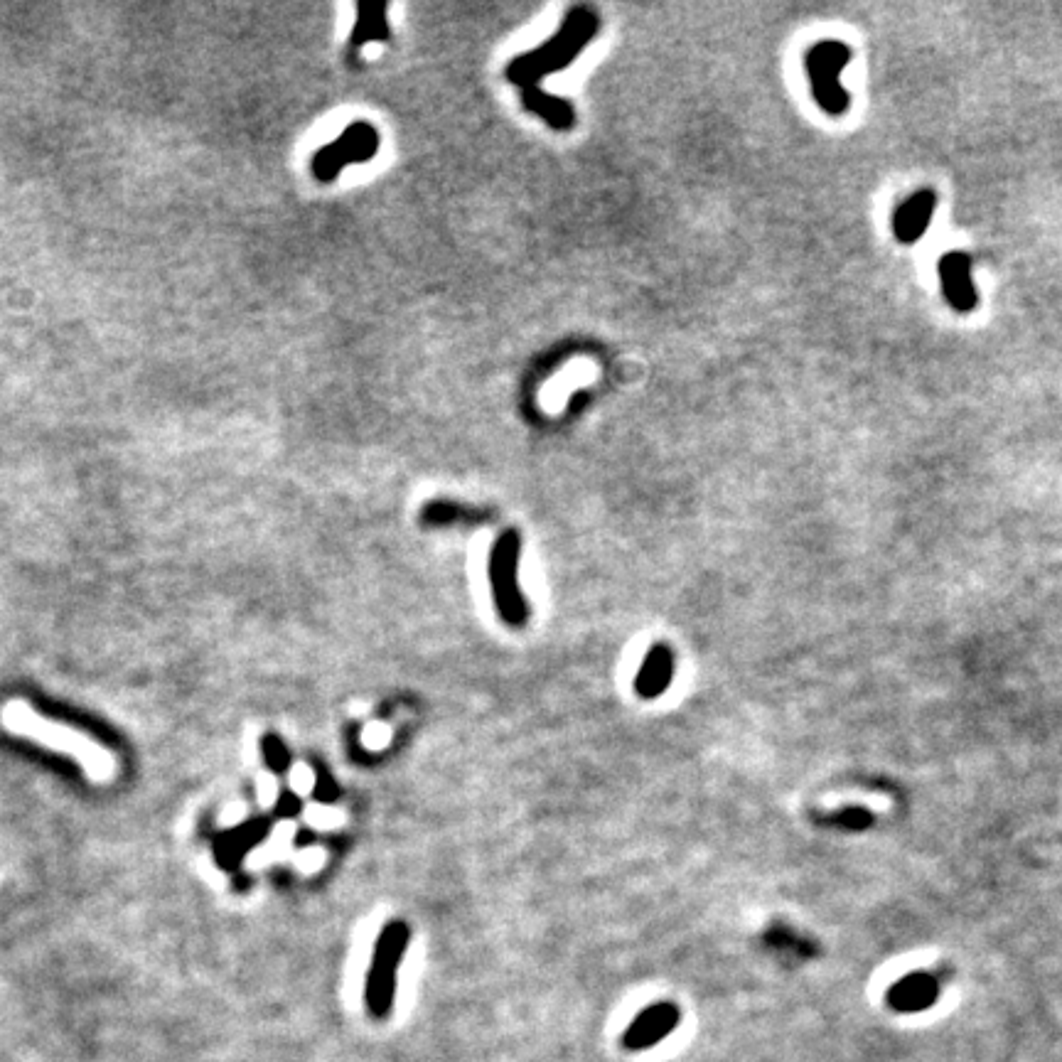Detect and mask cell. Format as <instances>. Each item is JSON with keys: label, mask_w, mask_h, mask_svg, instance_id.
Returning <instances> with one entry per match:
<instances>
[{"label": "cell", "mask_w": 1062, "mask_h": 1062, "mask_svg": "<svg viewBox=\"0 0 1062 1062\" xmlns=\"http://www.w3.org/2000/svg\"><path fill=\"white\" fill-rule=\"evenodd\" d=\"M600 32V15L590 5H576L566 13L561 28L534 50L514 57L507 64L504 74L517 87H539V82L549 74L563 72L576 62L578 55L595 40Z\"/></svg>", "instance_id": "6da1fadb"}, {"label": "cell", "mask_w": 1062, "mask_h": 1062, "mask_svg": "<svg viewBox=\"0 0 1062 1062\" xmlns=\"http://www.w3.org/2000/svg\"><path fill=\"white\" fill-rule=\"evenodd\" d=\"M5 723L8 728H13L20 736H28L32 740H40V743L52 745L55 750L72 755L74 760L84 765V770L89 772L94 780H106L114 772V760L106 750H101L99 745L91 743L87 736L82 733L69 731L67 726H59V723L47 721V718L37 716L30 711V706L25 704H10L5 711Z\"/></svg>", "instance_id": "7a4b0ae2"}, {"label": "cell", "mask_w": 1062, "mask_h": 1062, "mask_svg": "<svg viewBox=\"0 0 1062 1062\" xmlns=\"http://www.w3.org/2000/svg\"><path fill=\"white\" fill-rule=\"evenodd\" d=\"M519 561H522V534L519 529H502L490 546L487 578H490L497 615L504 625L514 630H522L529 622V603L519 583Z\"/></svg>", "instance_id": "3957f363"}, {"label": "cell", "mask_w": 1062, "mask_h": 1062, "mask_svg": "<svg viewBox=\"0 0 1062 1062\" xmlns=\"http://www.w3.org/2000/svg\"><path fill=\"white\" fill-rule=\"evenodd\" d=\"M411 932L404 920H391L374 944L372 964L367 972L364 986V1003L372 1018H386L394 1008L396 979H399L401 962H404L406 947H409Z\"/></svg>", "instance_id": "277c9868"}, {"label": "cell", "mask_w": 1062, "mask_h": 1062, "mask_svg": "<svg viewBox=\"0 0 1062 1062\" xmlns=\"http://www.w3.org/2000/svg\"><path fill=\"white\" fill-rule=\"evenodd\" d=\"M854 50L841 40H819L804 55L812 96L819 109L829 116H844L851 109V94L839 82L841 69L849 67Z\"/></svg>", "instance_id": "5b68a950"}, {"label": "cell", "mask_w": 1062, "mask_h": 1062, "mask_svg": "<svg viewBox=\"0 0 1062 1062\" xmlns=\"http://www.w3.org/2000/svg\"><path fill=\"white\" fill-rule=\"evenodd\" d=\"M681 1023V1011L677 1003L672 1001H657L652 1006H647L645 1011H640L635 1016V1021L627 1026V1031L622 1033V1048L630 1050V1053H640V1050H649L654 1045L662 1043L667 1035H672Z\"/></svg>", "instance_id": "8992f818"}, {"label": "cell", "mask_w": 1062, "mask_h": 1062, "mask_svg": "<svg viewBox=\"0 0 1062 1062\" xmlns=\"http://www.w3.org/2000/svg\"><path fill=\"white\" fill-rule=\"evenodd\" d=\"M937 273H940L942 295L949 303V308L964 315L972 313L976 305H979V295H976L972 278V256L964 254V251L942 254L940 264H937Z\"/></svg>", "instance_id": "52a82bcc"}, {"label": "cell", "mask_w": 1062, "mask_h": 1062, "mask_svg": "<svg viewBox=\"0 0 1062 1062\" xmlns=\"http://www.w3.org/2000/svg\"><path fill=\"white\" fill-rule=\"evenodd\" d=\"M935 207H937V192L930 190V187L917 190L910 197H905V200L898 205V209L893 212L895 239L905 246L920 241L922 234H925L927 227H930Z\"/></svg>", "instance_id": "ba28073f"}, {"label": "cell", "mask_w": 1062, "mask_h": 1062, "mask_svg": "<svg viewBox=\"0 0 1062 1062\" xmlns=\"http://www.w3.org/2000/svg\"><path fill=\"white\" fill-rule=\"evenodd\" d=\"M674 679V652L672 647L657 642L645 654L640 672L635 677V691L640 699H659L669 689Z\"/></svg>", "instance_id": "9c48e42d"}, {"label": "cell", "mask_w": 1062, "mask_h": 1062, "mask_svg": "<svg viewBox=\"0 0 1062 1062\" xmlns=\"http://www.w3.org/2000/svg\"><path fill=\"white\" fill-rule=\"evenodd\" d=\"M522 106L529 114L539 116L551 131L568 133L576 128V106L551 91H544L541 87L522 89Z\"/></svg>", "instance_id": "30bf717a"}, {"label": "cell", "mask_w": 1062, "mask_h": 1062, "mask_svg": "<svg viewBox=\"0 0 1062 1062\" xmlns=\"http://www.w3.org/2000/svg\"><path fill=\"white\" fill-rule=\"evenodd\" d=\"M937 994H940L937 981L932 979L930 974L915 972V974H908V976H903V979L895 981V984L890 986L885 999H888V1006L893 1008V1011L917 1013V1011L930 1008L932 1003L937 1001Z\"/></svg>", "instance_id": "8fae6325"}, {"label": "cell", "mask_w": 1062, "mask_h": 1062, "mask_svg": "<svg viewBox=\"0 0 1062 1062\" xmlns=\"http://www.w3.org/2000/svg\"><path fill=\"white\" fill-rule=\"evenodd\" d=\"M495 519L490 509H477L470 504L436 500L428 502L421 512L423 527H453V524H485Z\"/></svg>", "instance_id": "7c38bea8"}, {"label": "cell", "mask_w": 1062, "mask_h": 1062, "mask_svg": "<svg viewBox=\"0 0 1062 1062\" xmlns=\"http://www.w3.org/2000/svg\"><path fill=\"white\" fill-rule=\"evenodd\" d=\"M266 831H268V824L264 822V819H261V822H249V824L239 826V829L229 831V834L224 836L217 846V858L224 863V868L234 866L236 861H241L251 846L259 844V841L264 839Z\"/></svg>", "instance_id": "4fadbf2b"}, {"label": "cell", "mask_w": 1062, "mask_h": 1062, "mask_svg": "<svg viewBox=\"0 0 1062 1062\" xmlns=\"http://www.w3.org/2000/svg\"><path fill=\"white\" fill-rule=\"evenodd\" d=\"M357 28L352 32V47H362L367 42H382L389 37V25H386V5L384 3H359L357 5Z\"/></svg>", "instance_id": "5bb4252c"}, {"label": "cell", "mask_w": 1062, "mask_h": 1062, "mask_svg": "<svg viewBox=\"0 0 1062 1062\" xmlns=\"http://www.w3.org/2000/svg\"><path fill=\"white\" fill-rule=\"evenodd\" d=\"M261 753H264L266 765L273 772H286L291 767V753H288L286 743L278 736H273V733L261 738Z\"/></svg>", "instance_id": "9a60e30c"}, {"label": "cell", "mask_w": 1062, "mask_h": 1062, "mask_svg": "<svg viewBox=\"0 0 1062 1062\" xmlns=\"http://www.w3.org/2000/svg\"><path fill=\"white\" fill-rule=\"evenodd\" d=\"M871 814L863 812V809L858 807H851V809H844V812L834 814L831 817V822H834L836 826H841V829H866L868 824H871Z\"/></svg>", "instance_id": "2e32d148"}, {"label": "cell", "mask_w": 1062, "mask_h": 1062, "mask_svg": "<svg viewBox=\"0 0 1062 1062\" xmlns=\"http://www.w3.org/2000/svg\"><path fill=\"white\" fill-rule=\"evenodd\" d=\"M298 812H300V799L295 797L293 792H283V795L278 797V804H276L278 817H295Z\"/></svg>", "instance_id": "e0dca14e"}, {"label": "cell", "mask_w": 1062, "mask_h": 1062, "mask_svg": "<svg viewBox=\"0 0 1062 1062\" xmlns=\"http://www.w3.org/2000/svg\"><path fill=\"white\" fill-rule=\"evenodd\" d=\"M318 787H320V790H318V797L323 799V802H330V799L337 795V790H335L337 785H335V782H332L327 775H323V782H318Z\"/></svg>", "instance_id": "ac0fdd59"}]
</instances>
